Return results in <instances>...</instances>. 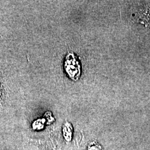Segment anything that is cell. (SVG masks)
I'll list each match as a JSON object with an SVG mask.
<instances>
[{
    "label": "cell",
    "mask_w": 150,
    "mask_h": 150,
    "mask_svg": "<svg viewBox=\"0 0 150 150\" xmlns=\"http://www.w3.org/2000/svg\"><path fill=\"white\" fill-rule=\"evenodd\" d=\"M64 69L67 75L72 80L77 81L81 75V66L74 53L67 54L64 62Z\"/></svg>",
    "instance_id": "6da1fadb"
},
{
    "label": "cell",
    "mask_w": 150,
    "mask_h": 150,
    "mask_svg": "<svg viewBox=\"0 0 150 150\" xmlns=\"http://www.w3.org/2000/svg\"><path fill=\"white\" fill-rule=\"evenodd\" d=\"M88 150H101V149L100 147V146L93 142L92 144H91L90 146H89Z\"/></svg>",
    "instance_id": "7a4b0ae2"
},
{
    "label": "cell",
    "mask_w": 150,
    "mask_h": 150,
    "mask_svg": "<svg viewBox=\"0 0 150 150\" xmlns=\"http://www.w3.org/2000/svg\"><path fill=\"white\" fill-rule=\"evenodd\" d=\"M147 18L149 20H148V21H149V24H150V13H149L148 15L147 16Z\"/></svg>",
    "instance_id": "3957f363"
}]
</instances>
